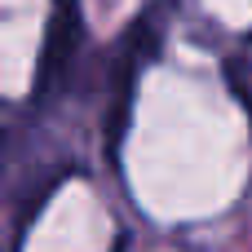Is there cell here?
<instances>
[{
	"label": "cell",
	"instance_id": "cell-1",
	"mask_svg": "<svg viewBox=\"0 0 252 252\" xmlns=\"http://www.w3.org/2000/svg\"><path fill=\"white\" fill-rule=\"evenodd\" d=\"M75 49H80V9H75V0H53L44 58H40V71H35V97H53L58 93V80L75 62Z\"/></svg>",
	"mask_w": 252,
	"mask_h": 252
},
{
	"label": "cell",
	"instance_id": "cell-2",
	"mask_svg": "<svg viewBox=\"0 0 252 252\" xmlns=\"http://www.w3.org/2000/svg\"><path fill=\"white\" fill-rule=\"evenodd\" d=\"M155 40H159V9L155 13H146V18H137L128 31H124V40H120V66H115V115H111V137H120V128H124V111H128V97H133V80H137V71L146 66V58L155 53Z\"/></svg>",
	"mask_w": 252,
	"mask_h": 252
}]
</instances>
